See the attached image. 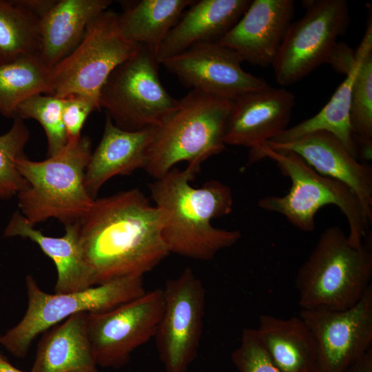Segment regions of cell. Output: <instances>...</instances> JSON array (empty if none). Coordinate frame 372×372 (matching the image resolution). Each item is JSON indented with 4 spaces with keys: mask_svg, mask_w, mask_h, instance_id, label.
I'll list each match as a JSON object with an SVG mask.
<instances>
[{
    "mask_svg": "<svg viewBox=\"0 0 372 372\" xmlns=\"http://www.w3.org/2000/svg\"><path fill=\"white\" fill-rule=\"evenodd\" d=\"M75 224L92 286L143 276L169 254L163 213L138 189L94 199Z\"/></svg>",
    "mask_w": 372,
    "mask_h": 372,
    "instance_id": "1",
    "label": "cell"
},
{
    "mask_svg": "<svg viewBox=\"0 0 372 372\" xmlns=\"http://www.w3.org/2000/svg\"><path fill=\"white\" fill-rule=\"evenodd\" d=\"M195 175L186 168L173 167L149 185L154 205L163 213V238L169 253L199 260H210L241 238L238 230L214 227L211 220L231 213V188L211 180L196 188Z\"/></svg>",
    "mask_w": 372,
    "mask_h": 372,
    "instance_id": "2",
    "label": "cell"
},
{
    "mask_svg": "<svg viewBox=\"0 0 372 372\" xmlns=\"http://www.w3.org/2000/svg\"><path fill=\"white\" fill-rule=\"evenodd\" d=\"M264 158L273 161L280 172L289 178L291 187L284 196H267L258 200L260 208L285 216L297 229L311 232L319 209L328 205L337 206L344 215L349 228L350 243L355 247L364 244L371 225L354 192L344 183L322 176L298 155L287 150L273 149L266 143L249 150L248 163Z\"/></svg>",
    "mask_w": 372,
    "mask_h": 372,
    "instance_id": "3",
    "label": "cell"
},
{
    "mask_svg": "<svg viewBox=\"0 0 372 372\" xmlns=\"http://www.w3.org/2000/svg\"><path fill=\"white\" fill-rule=\"evenodd\" d=\"M92 152L90 138L81 136L44 161L25 156L17 160V167L28 183L17 195L19 212L30 224L56 218L65 226L88 211L94 199L85 189L84 177Z\"/></svg>",
    "mask_w": 372,
    "mask_h": 372,
    "instance_id": "4",
    "label": "cell"
},
{
    "mask_svg": "<svg viewBox=\"0 0 372 372\" xmlns=\"http://www.w3.org/2000/svg\"><path fill=\"white\" fill-rule=\"evenodd\" d=\"M371 276V247H353L340 227H329L298 270V304L301 309H347L361 299Z\"/></svg>",
    "mask_w": 372,
    "mask_h": 372,
    "instance_id": "5",
    "label": "cell"
},
{
    "mask_svg": "<svg viewBox=\"0 0 372 372\" xmlns=\"http://www.w3.org/2000/svg\"><path fill=\"white\" fill-rule=\"evenodd\" d=\"M231 101L196 90L179 100L177 108L157 127L144 169L155 179L186 161L196 174L202 163L225 149L224 136Z\"/></svg>",
    "mask_w": 372,
    "mask_h": 372,
    "instance_id": "6",
    "label": "cell"
},
{
    "mask_svg": "<svg viewBox=\"0 0 372 372\" xmlns=\"http://www.w3.org/2000/svg\"><path fill=\"white\" fill-rule=\"evenodd\" d=\"M28 307L21 320L1 335L0 344L17 358H24L37 335L81 312L103 313L143 296V276H126L86 289L50 294L32 276L25 279Z\"/></svg>",
    "mask_w": 372,
    "mask_h": 372,
    "instance_id": "7",
    "label": "cell"
},
{
    "mask_svg": "<svg viewBox=\"0 0 372 372\" xmlns=\"http://www.w3.org/2000/svg\"><path fill=\"white\" fill-rule=\"evenodd\" d=\"M154 54L145 45L117 66L99 94V107L117 127L128 131L158 127L179 100L163 87Z\"/></svg>",
    "mask_w": 372,
    "mask_h": 372,
    "instance_id": "8",
    "label": "cell"
},
{
    "mask_svg": "<svg viewBox=\"0 0 372 372\" xmlns=\"http://www.w3.org/2000/svg\"><path fill=\"white\" fill-rule=\"evenodd\" d=\"M141 45L123 35L117 13L104 11L89 24L76 48L51 68L50 95L63 99L81 94L99 103L110 74Z\"/></svg>",
    "mask_w": 372,
    "mask_h": 372,
    "instance_id": "9",
    "label": "cell"
},
{
    "mask_svg": "<svg viewBox=\"0 0 372 372\" xmlns=\"http://www.w3.org/2000/svg\"><path fill=\"white\" fill-rule=\"evenodd\" d=\"M306 12L291 22L272 64L282 86L295 83L323 63H329L350 21L344 0H314Z\"/></svg>",
    "mask_w": 372,
    "mask_h": 372,
    "instance_id": "10",
    "label": "cell"
},
{
    "mask_svg": "<svg viewBox=\"0 0 372 372\" xmlns=\"http://www.w3.org/2000/svg\"><path fill=\"white\" fill-rule=\"evenodd\" d=\"M154 338L165 372H186L196 358L203 332L205 289L190 267L168 280Z\"/></svg>",
    "mask_w": 372,
    "mask_h": 372,
    "instance_id": "11",
    "label": "cell"
},
{
    "mask_svg": "<svg viewBox=\"0 0 372 372\" xmlns=\"http://www.w3.org/2000/svg\"><path fill=\"white\" fill-rule=\"evenodd\" d=\"M164 308L162 289L103 313H86V329L98 366L119 369L154 338Z\"/></svg>",
    "mask_w": 372,
    "mask_h": 372,
    "instance_id": "12",
    "label": "cell"
},
{
    "mask_svg": "<svg viewBox=\"0 0 372 372\" xmlns=\"http://www.w3.org/2000/svg\"><path fill=\"white\" fill-rule=\"evenodd\" d=\"M299 316L316 340L314 372H344L371 349L372 285L347 309H301Z\"/></svg>",
    "mask_w": 372,
    "mask_h": 372,
    "instance_id": "13",
    "label": "cell"
},
{
    "mask_svg": "<svg viewBox=\"0 0 372 372\" xmlns=\"http://www.w3.org/2000/svg\"><path fill=\"white\" fill-rule=\"evenodd\" d=\"M242 62L233 50L213 42L194 45L160 64L191 90L232 101L269 85L245 71Z\"/></svg>",
    "mask_w": 372,
    "mask_h": 372,
    "instance_id": "14",
    "label": "cell"
},
{
    "mask_svg": "<svg viewBox=\"0 0 372 372\" xmlns=\"http://www.w3.org/2000/svg\"><path fill=\"white\" fill-rule=\"evenodd\" d=\"M295 96L285 88L268 87L231 101L224 142L255 149L287 128Z\"/></svg>",
    "mask_w": 372,
    "mask_h": 372,
    "instance_id": "15",
    "label": "cell"
},
{
    "mask_svg": "<svg viewBox=\"0 0 372 372\" xmlns=\"http://www.w3.org/2000/svg\"><path fill=\"white\" fill-rule=\"evenodd\" d=\"M292 0L251 1L241 18L220 40L243 61L272 65L292 22Z\"/></svg>",
    "mask_w": 372,
    "mask_h": 372,
    "instance_id": "16",
    "label": "cell"
},
{
    "mask_svg": "<svg viewBox=\"0 0 372 372\" xmlns=\"http://www.w3.org/2000/svg\"><path fill=\"white\" fill-rule=\"evenodd\" d=\"M291 151L320 174L337 180L356 195L369 223H372V168L358 161L331 133L316 131L285 143H266Z\"/></svg>",
    "mask_w": 372,
    "mask_h": 372,
    "instance_id": "17",
    "label": "cell"
},
{
    "mask_svg": "<svg viewBox=\"0 0 372 372\" xmlns=\"http://www.w3.org/2000/svg\"><path fill=\"white\" fill-rule=\"evenodd\" d=\"M157 127L138 131L123 130L106 116L101 140L85 172L84 183L89 195L96 199L101 187L116 176L131 175L145 169Z\"/></svg>",
    "mask_w": 372,
    "mask_h": 372,
    "instance_id": "18",
    "label": "cell"
},
{
    "mask_svg": "<svg viewBox=\"0 0 372 372\" xmlns=\"http://www.w3.org/2000/svg\"><path fill=\"white\" fill-rule=\"evenodd\" d=\"M251 1H194L161 44L156 54L158 63L194 45L219 42L241 18Z\"/></svg>",
    "mask_w": 372,
    "mask_h": 372,
    "instance_id": "19",
    "label": "cell"
},
{
    "mask_svg": "<svg viewBox=\"0 0 372 372\" xmlns=\"http://www.w3.org/2000/svg\"><path fill=\"white\" fill-rule=\"evenodd\" d=\"M110 0H59L40 18V52L50 68L70 54L89 24L112 4Z\"/></svg>",
    "mask_w": 372,
    "mask_h": 372,
    "instance_id": "20",
    "label": "cell"
},
{
    "mask_svg": "<svg viewBox=\"0 0 372 372\" xmlns=\"http://www.w3.org/2000/svg\"><path fill=\"white\" fill-rule=\"evenodd\" d=\"M34 227L19 211H15L5 228L3 236L28 238L52 259L57 271L55 293L78 291L93 287L75 223L65 225V234L61 237L46 236Z\"/></svg>",
    "mask_w": 372,
    "mask_h": 372,
    "instance_id": "21",
    "label": "cell"
},
{
    "mask_svg": "<svg viewBox=\"0 0 372 372\" xmlns=\"http://www.w3.org/2000/svg\"><path fill=\"white\" fill-rule=\"evenodd\" d=\"M372 50V23L369 21L363 39L355 54V60L329 101L313 116L287 128L272 138L271 142L285 143L316 131H326L333 134L355 158L359 149L349 121L353 84L360 63L367 52Z\"/></svg>",
    "mask_w": 372,
    "mask_h": 372,
    "instance_id": "22",
    "label": "cell"
},
{
    "mask_svg": "<svg viewBox=\"0 0 372 372\" xmlns=\"http://www.w3.org/2000/svg\"><path fill=\"white\" fill-rule=\"evenodd\" d=\"M86 313L74 314L44 332L30 372H100L87 332Z\"/></svg>",
    "mask_w": 372,
    "mask_h": 372,
    "instance_id": "23",
    "label": "cell"
},
{
    "mask_svg": "<svg viewBox=\"0 0 372 372\" xmlns=\"http://www.w3.org/2000/svg\"><path fill=\"white\" fill-rule=\"evenodd\" d=\"M255 331L271 359L282 372L315 371L316 340L300 316L284 319L263 314Z\"/></svg>",
    "mask_w": 372,
    "mask_h": 372,
    "instance_id": "24",
    "label": "cell"
},
{
    "mask_svg": "<svg viewBox=\"0 0 372 372\" xmlns=\"http://www.w3.org/2000/svg\"><path fill=\"white\" fill-rule=\"evenodd\" d=\"M192 0H140L125 2L118 14L123 35L147 47L156 56L158 50Z\"/></svg>",
    "mask_w": 372,
    "mask_h": 372,
    "instance_id": "25",
    "label": "cell"
},
{
    "mask_svg": "<svg viewBox=\"0 0 372 372\" xmlns=\"http://www.w3.org/2000/svg\"><path fill=\"white\" fill-rule=\"evenodd\" d=\"M51 68L36 54L0 65V114L14 118L19 105L38 94L50 95Z\"/></svg>",
    "mask_w": 372,
    "mask_h": 372,
    "instance_id": "26",
    "label": "cell"
},
{
    "mask_svg": "<svg viewBox=\"0 0 372 372\" xmlns=\"http://www.w3.org/2000/svg\"><path fill=\"white\" fill-rule=\"evenodd\" d=\"M39 23L23 0H0V65L39 54Z\"/></svg>",
    "mask_w": 372,
    "mask_h": 372,
    "instance_id": "27",
    "label": "cell"
},
{
    "mask_svg": "<svg viewBox=\"0 0 372 372\" xmlns=\"http://www.w3.org/2000/svg\"><path fill=\"white\" fill-rule=\"evenodd\" d=\"M349 121L357 145L369 157L372 147V50L362 59L353 84Z\"/></svg>",
    "mask_w": 372,
    "mask_h": 372,
    "instance_id": "28",
    "label": "cell"
},
{
    "mask_svg": "<svg viewBox=\"0 0 372 372\" xmlns=\"http://www.w3.org/2000/svg\"><path fill=\"white\" fill-rule=\"evenodd\" d=\"M63 99L52 95H33L17 107L16 116L34 119L42 126L47 138L48 157L53 156L66 146L68 139L63 121Z\"/></svg>",
    "mask_w": 372,
    "mask_h": 372,
    "instance_id": "29",
    "label": "cell"
},
{
    "mask_svg": "<svg viewBox=\"0 0 372 372\" xmlns=\"http://www.w3.org/2000/svg\"><path fill=\"white\" fill-rule=\"evenodd\" d=\"M30 138V131L19 117L13 118L10 129L0 135V198L8 199L28 186L19 172L16 161L25 156L24 148Z\"/></svg>",
    "mask_w": 372,
    "mask_h": 372,
    "instance_id": "30",
    "label": "cell"
},
{
    "mask_svg": "<svg viewBox=\"0 0 372 372\" xmlns=\"http://www.w3.org/2000/svg\"><path fill=\"white\" fill-rule=\"evenodd\" d=\"M231 360L239 372H282L271 359L255 329H243L240 343L231 353Z\"/></svg>",
    "mask_w": 372,
    "mask_h": 372,
    "instance_id": "31",
    "label": "cell"
},
{
    "mask_svg": "<svg viewBox=\"0 0 372 372\" xmlns=\"http://www.w3.org/2000/svg\"><path fill=\"white\" fill-rule=\"evenodd\" d=\"M97 109H100L98 101L87 96L72 94L63 98L62 115L68 141L81 137L85 121Z\"/></svg>",
    "mask_w": 372,
    "mask_h": 372,
    "instance_id": "32",
    "label": "cell"
},
{
    "mask_svg": "<svg viewBox=\"0 0 372 372\" xmlns=\"http://www.w3.org/2000/svg\"><path fill=\"white\" fill-rule=\"evenodd\" d=\"M344 372H372V349L348 367Z\"/></svg>",
    "mask_w": 372,
    "mask_h": 372,
    "instance_id": "33",
    "label": "cell"
},
{
    "mask_svg": "<svg viewBox=\"0 0 372 372\" xmlns=\"http://www.w3.org/2000/svg\"><path fill=\"white\" fill-rule=\"evenodd\" d=\"M0 372H25L12 366L3 355L0 357Z\"/></svg>",
    "mask_w": 372,
    "mask_h": 372,
    "instance_id": "34",
    "label": "cell"
},
{
    "mask_svg": "<svg viewBox=\"0 0 372 372\" xmlns=\"http://www.w3.org/2000/svg\"><path fill=\"white\" fill-rule=\"evenodd\" d=\"M0 338H1V335H0ZM2 355V354L0 353V357Z\"/></svg>",
    "mask_w": 372,
    "mask_h": 372,
    "instance_id": "35",
    "label": "cell"
}]
</instances>
